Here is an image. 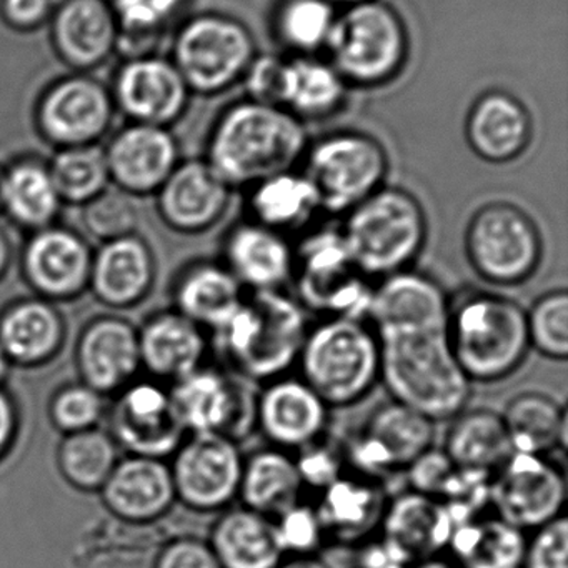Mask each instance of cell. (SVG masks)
Here are the masks:
<instances>
[{
	"instance_id": "obj_1",
	"label": "cell",
	"mask_w": 568,
	"mask_h": 568,
	"mask_svg": "<svg viewBox=\"0 0 568 568\" xmlns=\"http://www.w3.org/2000/svg\"><path fill=\"white\" fill-rule=\"evenodd\" d=\"M311 315L285 291L247 292L227 324L215 332L225 368L264 384L297 367Z\"/></svg>"
},
{
	"instance_id": "obj_2",
	"label": "cell",
	"mask_w": 568,
	"mask_h": 568,
	"mask_svg": "<svg viewBox=\"0 0 568 568\" xmlns=\"http://www.w3.org/2000/svg\"><path fill=\"white\" fill-rule=\"evenodd\" d=\"M307 145L304 125L287 109L239 102L212 132L209 164L229 187H254L291 171Z\"/></svg>"
},
{
	"instance_id": "obj_3",
	"label": "cell",
	"mask_w": 568,
	"mask_h": 568,
	"mask_svg": "<svg viewBox=\"0 0 568 568\" xmlns=\"http://www.w3.org/2000/svg\"><path fill=\"white\" fill-rule=\"evenodd\" d=\"M445 335L471 384L505 381L531 352L524 305L500 292L471 291L452 301Z\"/></svg>"
},
{
	"instance_id": "obj_4",
	"label": "cell",
	"mask_w": 568,
	"mask_h": 568,
	"mask_svg": "<svg viewBox=\"0 0 568 568\" xmlns=\"http://www.w3.org/2000/svg\"><path fill=\"white\" fill-rule=\"evenodd\" d=\"M381 385L392 400L434 424L468 407L474 384L452 354L445 332L381 338Z\"/></svg>"
},
{
	"instance_id": "obj_5",
	"label": "cell",
	"mask_w": 568,
	"mask_h": 568,
	"mask_svg": "<svg viewBox=\"0 0 568 568\" xmlns=\"http://www.w3.org/2000/svg\"><path fill=\"white\" fill-rule=\"evenodd\" d=\"M381 337L367 318L322 317L311 322L295 368L334 410L361 404L381 385Z\"/></svg>"
},
{
	"instance_id": "obj_6",
	"label": "cell",
	"mask_w": 568,
	"mask_h": 568,
	"mask_svg": "<svg viewBox=\"0 0 568 568\" xmlns=\"http://www.w3.org/2000/svg\"><path fill=\"white\" fill-rule=\"evenodd\" d=\"M341 227L358 271L377 282L414 267L427 242L420 202L402 189L381 187L347 212Z\"/></svg>"
},
{
	"instance_id": "obj_7",
	"label": "cell",
	"mask_w": 568,
	"mask_h": 568,
	"mask_svg": "<svg viewBox=\"0 0 568 568\" xmlns=\"http://www.w3.org/2000/svg\"><path fill=\"white\" fill-rule=\"evenodd\" d=\"M328 64L347 84L374 88L397 78L408 58L400 16L381 0L351 6L337 16L325 48Z\"/></svg>"
},
{
	"instance_id": "obj_8",
	"label": "cell",
	"mask_w": 568,
	"mask_h": 568,
	"mask_svg": "<svg viewBox=\"0 0 568 568\" xmlns=\"http://www.w3.org/2000/svg\"><path fill=\"white\" fill-rule=\"evenodd\" d=\"M291 287L311 317L365 318L374 282L358 271L341 229H317L294 245Z\"/></svg>"
},
{
	"instance_id": "obj_9",
	"label": "cell",
	"mask_w": 568,
	"mask_h": 568,
	"mask_svg": "<svg viewBox=\"0 0 568 568\" xmlns=\"http://www.w3.org/2000/svg\"><path fill=\"white\" fill-rule=\"evenodd\" d=\"M464 247L474 274L494 287L527 284L544 261L537 224L508 202H491L471 215Z\"/></svg>"
},
{
	"instance_id": "obj_10",
	"label": "cell",
	"mask_w": 568,
	"mask_h": 568,
	"mask_svg": "<svg viewBox=\"0 0 568 568\" xmlns=\"http://www.w3.org/2000/svg\"><path fill=\"white\" fill-rule=\"evenodd\" d=\"M385 174L384 148L361 132H338L318 141L307 152L304 172L328 214L351 212L382 187Z\"/></svg>"
},
{
	"instance_id": "obj_11",
	"label": "cell",
	"mask_w": 568,
	"mask_h": 568,
	"mask_svg": "<svg viewBox=\"0 0 568 568\" xmlns=\"http://www.w3.org/2000/svg\"><path fill=\"white\" fill-rule=\"evenodd\" d=\"M257 390V384L229 368L209 365L169 388L187 434H222L239 444L255 430Z\"/></svg>"
},
{
	"instance_id": "obj_12",
	"label": "cell",
	"mask_w": 568,
	"mask_h": 568,
	"mask_svg": "<svg viewBox=\"0 0 568 568\" xmlns=\"http://www.w3.org/2000/svg\"><path fill=\"white\" fill-rule=\"evenodd\" d=\"M254 58L255 42L248 29L224 16L194 19L175 42V68L187 88L202 94L231 88L244 78Z\"/></svg>"
},
{
	"instance_id": "obj_13",
	"label": "cell",
	"mask_w": 568,
	"mask_h": 568,
	"mask_svg": "<svg viewBox=\"0 0 568 568\" xmlns=\"http://www.w3.org/2000/svg\"><path fill=\"white\" fill-rule=\"evenodd\" d=\"M567 474L551 455L514 452L490 478V507L520 530H537L565 514Z\"/></svg>"
},
{
	"instance_id": "obj_14",
	"label": "cell",
	"mask_w": 568,
	"mask_h": 568,
	"mask_svg": "<svg viewBox=\"0 0 568 568\" xmlns=\"http://www.w3.org/2000/svg\"><path fill=\"white\" fill-rule=\"evenodd\" d=\"M437 424L395 400L377 405L345 445L348 468L381 478L407 470L435 445Z\"/></svg>"
},
{
	"instance_id": "obj_15",
	"label": "cell",
	"mask_w": 568,
	"mask_h": 568,
	"mask_svg": "<svg viewBox=\"0 0 568 568\" xmlns=\"http://www.w3.org/2000/svg\"><path fill=\"white\" fill-rule=\"evenodd\" d=\"M244 454L222 434H189L171 465L175 495L197 511H222L239 500Z\"/></svg>"
},
{
	"instance_id": "obj_16",
	"label": "cell",
	"mask_w": 568,
	"mask_h": 568,
	"mask_svg": "<svg viewBox=\"0 0 568 568\" xmlns=\"http://www.w3.org/2000/svg\"><path fill=\"white\" fill-rule=\"evenodd\" d=\"M450 295L440 282L414 267L374 282L368 302V324L378 337L445 332Z\"/></svg>"
},
{
	"instance_id": "obj_17",
	"label": "cell",
	"mask_w": 568,
	"mask_h": 568,
	"mask_svg": "<svg viewBox=\"0 0 568 568\" xmlns=\"http://www.w3.org/2000/svg\"><path fill=\"white\" fill-rule=\"evenodd\" d=\"M332 408L298 375L287 374L258 385L255 430L282 450L295 452L327 437Z\"/></svg>"
},
{
	"instance_id": "obj_18",
	"label": "cell",
	"mask_w": 568,
	"mask_h": 568,
	"mask_svg": "<svg viewBox=\"0 0 568 568\" xmlns=\"http://www.w3.org/2000/svg\"><path fill=\"white\" fill-rule=\"evenodd\" d=\"M171 392L152 382L128 385L111 414V437L131 455L162 458L187 437Z\"/></svg>"
},
{
	"instance_id": "obj_19",
	"label": "cell",
	"mask_w": 568,
	"mask_h": 568,
	"mask_svg": "<svg viewBox=\"0 0 568 568\" xmlns=\"http://www.w3.org/2000/svg\"><path fill=\"white\" fill-rule=\"evenodd\" d=\"M454 527L444 501L407 487L388 497L377 537L408 568L447 554Z\"/></svg>"
},
{
	"instance_id": "obj_20",
	"label": "cell",
	"mask_w": 568,
	"mask_h": 568,
	"mask_svg": "<svg viewBox=\"0 0 568 568\" xmlns=\"http://www.w3.org/2000/svg\"><path fill=\"white\" fill-rule=\"evenodd\" d=\"M317 495L314 505L327 544L361 547L377 537L390 497L384 480L348 468Z\"/></svg>"
},
{
	"instance_id": "obj_21",
	"label": "cell",
	"mask_w": 568,
	"mask_h": 568,
	"mask_svg": "<svg viewBox=\"0 0 568 568\" xmlns=\"http://www.w3.org/2000/svg\"><path fill=\"white\" fill-rule=\"evenodd\" d=\"M221 262L245 292L284 291L294 272V245L281 232L242 222L229 231Z\"/></svg>"
},
{
	"instance_id": "obj_22",
	"label": "cell",
	"mask_w": 568,
	"mask_h": 568,
	"mask_svg": "<svg viewBox=\"0 0 568 568\" xmlns=\"http://www.w3.org/2000/svg\"><path fill=\"white\" fill-rule=\"evenodd\" d=\"M91 268L88 244L65 229H42L26 248V277L45 298L81 294L91 281Z\"/></svg>"
},
{
	"instance_id": "obj_23",
	"label": "cell",
	"mask_w": 568,
	"mask_h": 568,
	"mask_svg": "<svg viewBox=\"0 0 568 568\" xmlns=\"http://www.w3.org/2000/svg\"><path fill=\"white\" fill-rule=\"evenodd\" d=\"M79 371L99 394L125 387L141 367L139 332L124 318L102 317L82 332Z\"/></svg>"
},
{
	"instance_id": "obj_24",
	"label": "cell",
	"mask_w": 568,
	"mask_h": 568,
	"mask_svg": "<svg viewBox=\"0 0 568 568\" xmlns=\"http://www.w3.org/2000/svg\"><path fill=\"white\" fill-rule=\"evenodd\" d=\"M101 490L108 507L131 521L154 520L178 498L171 467L162 458L141 455L119 462Z\"/></svg>"
},
{
	"instance_id": "obj_25",
	"label": "cell",
	"mask_w": 568,
	"mask_h": 568,
	"mask_svg": "<svg viewBox=\"0 0 568 568\" xmlns=\"http://www.w3.org/2000/svg\"><path fill=\"white\" fill-rule=\"evenodd\" d=\"M231 187L209 162L192 161L174 169L164 182L161 209L172 227L202 232L221 221L227 211Z\"/></svg>"
},
{
	"instance_id": "obj_26",
	"label": "cell",
	"mask_w": 568,
	"mask_h": 568,
	"mask_svg": "<svg viewBox=\"0 0 568 568\" xmlns=\"http://www.w3.org/2000/svg\"><path fill=\"white\" fill-rule=\"evenodd\" d=\"M111 101L108 92L89 79L59 82L41 105L45 134L59 144L88 145L108 128Z\"/></svg>"
},
{
	"instance_id": "obj_27",
	"label": "cell",
	"mask_w": 568,
	"mask_h": 568,
	"mask_svg": "<svg viewBox=\"0 0 568 568\" xmlns=\"http://www.w3.org/2000/svg\"><path fill=\"white\" fill-rule=\"evenodd\" d=\"M141 364L152 374L174 382L204 367L211 348L207 331L178 311L155 315L139 332Z\"/></svg>"
},
{
	"instance_id": "obj_28",
	"label": "cell",
	"mask_w": 568,
	"mask_h": 568,
	"mask_svg": "<svg viewBox=\"0 0 568 568\" xmlns=\"http://www.w3.org/2000/svg\"><path fill=\"white\" fill-rule=\"evenodd\" d=\"M530 139V114L507 92H487L470 109L467 141L484 161L491 164L515 161L524 154Z\"/></svg>"
},
{
	"instance_id": "obj_29",
	"label": "cell",
	"mask_w": 568,
	"mask_h": 568,
	"mask_svg": "<svg viewBox=\"0 0 568 568\" xmlns=\"http://www.w3.org/2000/svg\"><path fill=\"white\" fill-rule=\"evenodd\" d=\"M209 545L222 568H277L285 557L274 520L241 504L221 511Z\"/></svg>"
},
{
	"instance_id": "obj_30",
	"label": "cell",
	"mask_w": 568,
	"mask_h": 568,
	"mask_svg": "<svg viewBox=\"0 0 568 568\" xmlns=\"http://www.w3.org/2000/svg\"><path fill=\"white\" fill-rule=\"evenodd\" d=\"M245 294L221 261L195 262L175 281V311L209 334H215L227 324Z\"/></svg>"
},
{
	"instance_id": "obj_31",
	"label": "cell",
	"mask_w": 568,
	"mask_h": 568,
	"mask_svg": "<svg viewBox=\"0 0 568 568\" xmlns=\"http://www.w3.org/2000/svg\"><path fill=\"white\" fill-rule=\"evenodd\" d=\"M187 84L175 65L159 59L132 62L119 75L118 99L144 124L174 121L187 102Z\"/></svg>"
},
{
	"instance_id": "obj_32",
	"label": "cell",
	"mask_w": 568,
	"mask_h": 568,
	"mask_svg": "<svg viewBox=\"0 0 568 568\" xmlns=\"http://www.w3.org/2000/svg\"><path fill=\"white\" fill-rule=\"evenodd\" d=\"M295 454L265 445L244 455L239 504L265 517H277L305 498Z\"/></svg>"
},
{
	"instance_id": "obj_33",
	"label": "cell",
	"mask_w": 568,
	"mask_h": 568,
	"mask_svg": "<svg viewBox=\"0 0 568 568\" xmlns=\"http://www.w3.org/2000/svg\"><path fill=\"white\" fill-rule=\"evenodd\" d=\"M105 158L119 184L145 192L168 181L178 161V148L164 129L142 124L119 134Z\"/></svg>"
},
{
	"instance_id": "obj_34",
	"label": "cell",
	"mask_w": 568,
	"mask_h": 568,
	"mask_svg": "<svg viewBox=\"0 0 568 568\" xmlns=\"http://www.w3.org/2000/svg\"><path fill=\"white\" fill-rule=\"evenodd\" d=\"M154 284V258L138 237L114 239L92 258L91 285L98 298L112 307H131Z\"/></svg>"
},
{
	"instance_id": "obj_35",
	"label": "cell",
	"mask_w": 568,
	"mask_h": 568,
	"mask_svg": "<svg viewBox=\"0 0 568 568\" xmlns=\"http://www.w3.org/2000/svg\"><path fill=\"white\" fill-rule=\"evenodd\" d=\"M442 450L462 470L494 475L514 454L500 412L464 408L448 420Z\"/></svg>"
},
{
	"instance_id": "obj_36",
	"label": "cell",
	"mask_w": 568,
	"mask_h": 568,
	"mask_svg": "<svg viewBox=\"0 0 568 568\" xmlns=\"http://www.w3.org/2000/svg\"><path fill=\"white\" fill-rule=\"evenodd\" d=\"M527 537L488 510L455 524L445 555L460 568H521Z\"/></svg>"
},
{
	"instance_id": "obj_37",
	"label": "cell",
	"mask_w": 568,
	"mask_h": 568,
	"mask_svg": "<svg viewBox=\"0 0 568 568\" xmlns=\"http://www.w3.org/2000/svg\"><path fill=\"white\" fill-rule=\"evenodd\" d=\"M514 452L551 455L567 450V408L550 394L524 390L500 412Z\"/></svg>"
},
{
	"instance_id": "obj_38",
	"label": "cell",
	"mask_w": 568,
	"mask_h": 568,
	"mask_svg": "<svg viewBox=\"0 0 568 568\" xmlns=\"http://www.w3.org/2000/svg\"><path fill=\"white\" fill-rule=\"evenodd\" d=\"M62 342L64 321L45 298L18 302L0 317V345L16 364H45L61 351Z\"/></svg>"
},
{
	"instance_id": "obj_39",
	"label": "cell",
	"mask_w": 568,
	"mask_h": 568,
	"mask_svg": "<svg viewBox=\"0 0 568 568\" xmlns=\"http://www.w3.org/2000/svg\"><path fill=\"white\" fill-rule=\"evenodd\" d=\"M248 211L251 221L287 235L304 231L322 207L311 181L285 171L252 187Z\"/></svg>"
},
{
	"instance_id": "obj_40",
	"label": "cell",
	"mask_w": 568,
	"mask_h": 568,
	"mask_svg": "<svg viewBox=\"0 0 568 568\" xmlns=\"http://www.w3.org/2000/svg\"><path fill=\"white\" fill-rule=\"evenodd\" d=\"M55 42L72 64H98L114 48V14L102 0H69L55 18Z\"/></svg>"
},
{
	"instance_id": "obj_41",
	"label": "cell",
	"mask_w": 568,
	"mask_h": 568,
	"mask_svg": "<svg viewBox=\"0 0 568 568\" xmlns=\"http://www.w3.org/2000/svg\"><path fill=\"white\" fill-rule=\"evenodd\" d=\"M347 82L328 62L311 55L288 61L284 109L298 119H324L344 104Z\"/></svg>"
},
{
	"instance_id": "obj_42",
	"label": "cell",
	"mask_w": 568,
	"mask_h": 568,
	"mask_svg": "<svg viewBox=\"0 0 568 568\" xmlns=\"http://www.w3.org/2000/svg\"><path fill=\"white\" fill-rule=\"evenodd\" d=\"M0 202L19 224L45 229L58 215L61 195L49 171L32 162H22L2 175Z\"/></svg>"
},
{
	"instance_id": "obj_43",
	"label": "cell",
	"mask_w": 568,
	"mask_h": 568,
	"mask_svg": "<svg viewBox=\"0 0 568 568\" xmlns=\"http://www.w3.org/2000/svg\"><path fill=\"white\" fill-rule=\"evenodd\" d=\"M59 468L82 490H98L118 465L114 438L99 428L69 434L59 447Z\"/></svg>"
},
{
	"instance_id": "obj_44",
	"label": "cell",
	"mask_w": 568,
	"mask_h": 568,
	"mask_svg": "<svg viewBox=\"0 0 568 568\" xmlns=\"http://www.w3.org/2000/svg\"><path fill=\"white\" fill-rule=\"evenodd\" d=\"M335 18L328 0H284L275 12V34L285 48L308 55L325 48Z\"/></svg>"
},
{
	"instance_id": "obj_45",
	"label": "cell",
	"mask_w": 568,
	"mask_h": 568,
	"mask_svg": "<svg viewBox=\"0 0 568 568\" xmlns=\"http://www.w3.org/2000/svg\"><path fill=\"white\" fill-rule=\"evenodd\" d=\"M49 174L61 199L89 202L101 194L108 184V158L101 149L75 145L54 159Z\"/></svg>"
},
{
	"instance_id": "obj_46",
	"label": "cell",
	"mask_w": 568,
	"mask_h": 568,
	"mask_svg": "<svg viewBox=\"0 0 568 568\" xmlns=\"http://www.w3.org/2000/svg\"><path fill=\"white\" fill-rule=\"evenodd\" d=\"M530 351L554 362L568 358V292L558 287L538 295L525 308Z\"/></svg>"
},
{
	"instance_id": "obj_47",
	"label": "cell",
	"mask_w": 568,
	"mask_h": 568,
	"mask_svg": "<svg viewBox=\"0 0 568 568\" xmlns=\"http://www.w3.org/2000/svg\"><path fill=\"white\" fill-rule=\"evenodd\" d=\"M272 520H274L278 545H281L285 557L287 555H317L318 550L327 544L317 508L305 498Z\"/></svg>"
},
{
	"instance_id": "obj_48",
	"label": "cell",
	"mask_w": 568,
	"mask_h": 568,
	"mask_svg": "<svg viewBox=\"0 0 568 568\" xmlns=\"http://www.w3.org/2000/svg\"><path fill=\"white\" fill-rule=\"evenodd\" d=\"M84 222L94 237L109 242L131 235L138 214L128 195L119 191H102L85 205Z\"/></svg>"
},
{
	"instance_id": "obj_49",
	"label": "cell",
	"mask_w": 568,
	"mask_h": 568,
	"mask_svg": "<svg viewBox=\"0 0 568 568\" xmlns=\"http://www.w3.org/2000/svg\"><path fill=\"white\" fill-rule=\"evenodd\" d=\"M104 402L101 394L89 385H69L52 400L54 424L68 434L94 428L101 420Z\"/></svg>"
},
{
	"instance_id": "obj_50",
	"label": "cell",
	"mask_w": 568,
	"mask_h": 568,
	"mask_svg": "<svg viewBox=\"0 0 568 568\" xmlns=\"http://www.w3.org/2000/svg\"><path fill=\"white\" fill-rule=\"evenodd\" d=\"M295 460L305 491L314 490L321 494L348 470L344 448L335 447L327 438L295 452Z\"/></svg>"
},
{
	"instance_id": "obj_51",
	"label": "cell",
	"mask_w": 568,
	"mask_h": 568,
	"mask_svg": "<svg viewBox=\"0 0 568 568\" xmlns=\"http://www.w3.org/2000/svg\"><path fill=\"white\" fill-rule=\"evenodd\" d=\"M248 101L284 108L288 61L274 54L255 55L244 74Z\"/></svg>"
},
{
	"instance_id": "obj_52",
	"label": "cell",
	"mask_w": 568,
	"mask_h": 568,
	"mask_svg": "<svg viewBox=\"0 0 568 568\" xmlns=\"http://www.w3.org/2000/svg\"><path fill=\"white\" fill-rule=\"evenodd\" d=\"M521 568H568L567 514L528 534Z\"/></svg>"
},
{
	"instance_id": "obj_53",
	"label": "cell",
	"mask_w": 568,
	"mask_h": 568,
	"mask_svg": "<svg viewBox=\"0 0 568 568\" xmlns=\"http://www.w3.org/2000/svg\"><path fill=\"white\" fill-rule=\"evenodd\" d=\"M457 467L442 447L428 448L405 470L408 488L442 500L448 485L454 480Z\"/></svg>"
},
{
	"instance_id": "obj_54",
	"label": "cell",
	"mask_w": 568,
	"mask_h": 568,
	"mask_svg": "<svg viewBox=\"0 0 568 568\" xmlns=\"http://www.w3.org/2000/svg\"><path fill=\"white\" fill-rule=\"evenodd\" d=\"M181 6V0H115L122 26L135 34H144L164 24Z\"/></svg>"
},
{
	"instance_id": "obj_55",
	"label": "cell",
	"mask_w": 568,
	"mask_h": 568,
	"mask_svg": "<svg viewBox=\"0 0 568 568\" xmlns=\"http://www.w3.org/2000/svg\"><path fill=\"white\" fill-rule=\"evenodd\" d=\"M158 568H222V565L209 541L187 537L175 540L162 551Z\"/></svg>"
},
{
	"instance_id": "obj_56",
	"label": "cell",
	"mask_w": 568,
	"mask_h": 568,
	"mask_svg": "<svg viewBox=\"0 0 568 568\" xmlns=\"http://www.w3.org/2000/svg\"><path fill=\"white\" fill-rule=\"evenodd\" d=\"M51 0H4L6 18L14 26L31 28L48 16Z\"/></svg>"
},
{
	"instance_id": "obj_57",
	"label": "cell",
	"mask_w": 568,
	"mask_h": 568,
	"mask_svg": "<svg viewBox=\"0 0 568 568\" xmlns=\"http://www.w3.org/2000/svg\"><path fill=\"white\" fill-rule=\"evenodd\" d=\"M18 410L14 400L0 388V458L8 454L18 434Z\"/></svg>"
},
{
	"instance_id": "obj_58",
	"label": "cell",
	"mask_w": 568,
	"mask_h": 568,
	"mask_svg": "<svg viewBox=\"0 0 568 568\" xmlns=\"http://www.w3.org/2000/svg\"><path fill=\"white\" fill-rule=\"evenodd\" d=\"M277 568H331L318 555H287Z\"/></svg>"
},
{
	"instance_id": "obj_59",
	"label": "cell",
	"mask_w": 568,
	"mask_h": 568,
	"mask_svg": "<svg viewBox=\"0 0 568 568\" xmlns=\"http://www.w3.org/2000/svg\"><path fill=\"white\" fill-rule=\"evenodd\" d=\"M408 568H460L448 555H437V557L425 558V560L415 561Z\"/></svg>"
},
{
	"instance_id": "obj_60",
	"label": "cell",
	"mask_w": 568,
	"mask_h": 568,
	"mask_svg": "<svg viewBox=\"0 0 568 568\" xmlns=\"http://www.w3.org/2000/svg\"><path fill=\"white\" fill-rule=\"evenodd\" d=\"M9 262H11V248L4 232L0 231V278L8 272Z\"/></svg>"
},
{
	"instance_id": "obj_61",
	"label": "cell",
	"mask_w": 568,
	"mask_h": 568,
	"mask_svg": "<svg viewBox=\"0 0 568 568\" xmlns=\"http://www.w3.org/2000/svg\"><path fill=\"white\" fill-rule=\"evenodd\" d=\"M9 367H11V361H9L8 354H6L4 348L0 345V384L8 377Z\"/></svg>"
},
{
	"instance_id": "obj_62",
	"label": "cell",
	"mask_w": 568,
	"mask_h": 568,
	"mask_svg": "<svg viewBox=\"0 0 568 568\" xmlns=\"http://www.w3.org/2000/svg\"><path fill=\"white\" fill-rule=\"evenodd\" d=\"M328 2L334 6L342 4L351 8V6L364 4V2H371V0H328Z\"/></svg>"
},
{
	"instance_id": "obj_63",
	"label": "cell",
	"mask_w": 568,
	"mask_h": 568,
	"mask_svg": "<svg viewBox=\"0 0 568 568\" xmlns=\"http://www.w3.org/2000/svg\"><path fill=\"white\" fill-rule=\"evenodd\" d=\"M0 184H2V174H0ZM0 205H2V202H0Z\"/></svg>"
}]
</instances>
